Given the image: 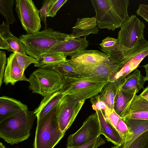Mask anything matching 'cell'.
Masks as SVG:
<instances>
[{
	"instance_id": "1",
	"label": "cell",
	"mask_w": 148,
	"mask_h": 148,
	"mask_svg": "<svg viewBox=\"0 0 148 148\" xmlns=\"http://www.w3.org/2000/svg\"><path fill=\"white\" fill-rule=\"evenodd\" d=\"M97 27L114 31L129 18L128 0H91Z\"/></svg>"
},
{
	"instance_id": "2",
	"label": "cell",
	"mask_w": 148,
	"mask_h": 148,
	"mask_svg": "<svg viewBox=\"0 0 148 148\" xmlns=\"http://www.w3.org/2000/svg\"><path fill=\"white\" fill-rule=\"evenodd\" d=\"M36 117L34 110L23 111L0 121V138L11 145L27 139Z\"/></svg>"
},
{
	"instance_id": "3",
	"label": "cell",
	"mask_w": 148,
	"mask_h": 148,
	"mask_svg": "<svg viewBox=\"0 0 148 148\" xmlns=\"http://www.w3.org/2000/svg\"><path fill=\"white\" fill-rule=\"evenodd\" d=\"M19 39L25 46L26 54L37 60L55 45L72 39L70 34L50 28L33 34L22 35Z\"/></svg>"
},
{
	"instance_id": "4",
	"label": "cell",
	"mask_w": 148,
	"mask_h": 148,
	"mask_svg": "<svg viewBox=\"0 0 148 148\" xmlns=\"http://www.w3.org/2000/svg\"><path fill=\"white\" fill-rule=\"evenodd\" d=\"M63 82L60 92L82 101L98 95L108 79L81 75L63 77Z\"/></svg>"
},
{
	"instance_id": "5",
	"label": "cell",
	"mask_w": 148,
	"mask_h": 148,
	"mask_svg": "<svg viewBox=\"0 0 148 148\" xmlns=\"http://www.w3.org/2000/svg\"><path fill=\"white\" fill-rule=\"evenodd\" d=\"M57 106L37 119L33 148H53L64 136L58 122Z\"/></svg>"
},
{
	"instance_id": "6",
	"label": "cell",
	"mask_w": 148,
	"mask_h": 148,
	"mask_svg": "<svg viewBox=\"0 0 148 148\" xmlns=\"http://www.w3.org/2000/svg\"><path fill=\"white\" fill-rule=\"evenodd\" d=\"M32 92L43 97L57 92L62 88L63 77L53 69L38 68L28 78Z\"/></svg>"
},
{
	"instance_id": "7",
	"label": "cell",
	"mask_w": 148,
	"mask_h": 148,
	"mask_svg": "<svg viewBox=\"0 0 148 148\" xmlns=\"http://www.w3.org/2000/svg\"><path fill=\"white\" fill-rule=\"evenodd\" d=\"M85 101L64 95L58 102L56 115L59 128L63 133L71 127L81 109Z\"/></svg>"
},
{
	"instance_id": "8",
	"label": "cell",
	"mask_w": 148,
	"mask_h": 148,
	"mask_svg": "<svg viewBox=\"0 0 148 148\" xmlns=\"http://www.w3.org/2000/svg\"><path fill=\"white\" fill-rule=\"evenodd\" d=\"M16 12L23 29L27 34L39 31L41 25L39 10L32 0L15 1Z\"/></svg>"
},
{
	"instance_id": "9",
	"label": "cell",
	"mask_w": 148,
	"mask_h": 148,
	"mask_svg": "<svg viewBox=\"0 0 148 148\" xmlns=\"http://www.w3.org/2000/svg\"><path fill=\"white\" fill-rule=\"evenodd\" d=\"M101 134L99 120L96 112L88 116L76 132L68 137L67 147L82 145L97 138Z\"/></svg>"
},
{
	"instance_id": "10",
	"label": "cell",
	"mask_w": 148,
	"mask_h": 148,
	"mask_svg": "<svg viewBox=\"0 0 148 148\" xmlns=\"http://www.w3.org/2000/svg\"><path fill=\"white\" fill-rule=\"evenodd\" d=\"M145 27L143 21L135 15H131L120 27L117 39L123 46L131 48L138 40L144 38Z\"/></svg>"
},
{
	"instance_id": "11",
	"label": "cell",
	"mask_w": 148,
	"mask_h": 148,
	"mask_svg": "<svg viewBox=\"0 0 148 148\" xmlns=\"http://www.w3.org/2000/svg\"><path fill=\"white\" fill-rule=\"evenodd\" d=\"M68 62L80 75L101 77L108 80L120 69L119 64L115 63L113 61L88 66L77 65Z\"/></svg>"
},
{
	"instance_id": "12",
	"label": "cell",
	"mask_w": 148,
	"mask_h": 148,
	"mask_svg": "<svg viewBox=\"0 0 148 148\" xmlns=\"http://www.w3.org/2000/svg\"><path fill=\"white\" fill-rule=\"evenodd\" d=\"M69 62L77 65L88 66L113 61L106 54L97 50H84L67 60Z\"/></svg>"
},
{
	"instance_id": "13",
	"label": "cell",
	"mask_w": 148,
	"mask_h": 148,
	"mask_svg": "<svg viewBox=\"0 0 148 148\" xmlns=\"http://www.w3.org/2000/svg\"><path fill=\"white\" fill-rule=\"evenodd\" d=\"M99 45L100 49L117 64L120 63L124 60L130 49L122 45L117 39L110 37L102 40Z\"/></svg>"
},
{
	"instance_id": "14",
	"label": "cell",
	"mask_w": 148,
	"mask_h": 148,
	"mask_svg": "<svg viewBox=\"0 0 148 148\" xmlns=\"http://www.w3.org/2000/svg\"><path fill=\"white\" fill-rule=\"evenodd\" d=\"M148 120V100L136 95L122 118Z\"/></svg>"
},
{
	"instance_id": "15",
	"label": "cell",
	"mask_w": 148,
	"mask_h": 148,
	"mask_svg": "<svg viewBox=\"0 0 148 148\" xmlns=\"http://www.w3.org/2000/svg\"><path fill=\"white\" fill-rule=\"evenodd\" d=\"M3 81L5 85L10 83L12 85L18 81H28L18 62L15 53H11L7 58Z\"/></svg>"
},
{
	"instance_id": "16",
	"label": "cell",
	"mask_w": 148,
	"mask_h": 148,
	"mask_svg": "<svg viewBox=\"0 0 148 148\" xmlns=\"http://www.w3.org/2000/svg\"><path fill=\"white\" fill-rule=\"evenodd\" d=\"M88 44L86 37L69 39L56 45L47 52L60 53L71 57L79 52L85 50Z\"/></svg>"
},
{
	"instance_id": "17",
	"label": "cell",
	"mask_w": 148,
	"mask_h": 148,
	"mask_svg": "<svg viewBox=\"0 0 148 148\" xmlns=\"http://www.w3.org/2000/svg\"><path fill=\"white\" fill-rule=\"evenodd\" d=\"M28 111V107L20 101L3 96L0 97V121L23 111Z\"/></svg>"
},
{
	"instance_id": "18",
	"label": "cell",
	"mask_w": 148,
	"mask_h": 148,
	"mask_svg": "<svg viewBox=\"0 0 148 148\" xmlns=\"http://www.w3.org/2000/svg\"><path fill=\"white\" fill-rule=\"evenodd\" d=\"M70 34L72 39L79 38L90 34H97L99 31L95 17L78 18Z\"/></svg>"
},
{
	"instance_id": "19",
	"label": "cell",
	"mask_w": 148,
	"mask_h": 148,
	"mask_svg": "<svg viewBox=\"0 0 148 148\" xmlns=\"http://www.w3.org/2000/svg\"><path fill=\"white\" fill-rule=\"evenodd\" d=\"M96 112L99 120L101 134L105 136L108 141L111 142L114 145H120L122 138L118 132L106 119L101 110Z\"/></svg>"
},
{
	"instance_id": "20",
	"label": "cell",
	"mask_w": 148,
	"mask_h": 148,
	"mask_svg": "<svg viewBox=\"0 0 148 148\" xmlns=\"http://www.w3.org/2000/svg\"><path fill=\"white\" fill-rule=\"evenodd\" d=\"M127 126L132 131L131 139L119 145H115L112 148H127L131 143L140 135L148 130V120L126 119L124 120Z\"/></svg>"
},
{
	"instance_id": "21",
	"label": "cell",
	"mask_w": 148,
	"mask_h": 148,
	"mask_svg": "<svg viewBox=\"0 0 148 148\" xmlns=\"http://www.w3.org/2000/svg\"><path fill=\"white\" fill-rule=\"evenodd\" d=\"M64 96L58 91L44 97L39 106L34 110L37 119L41 118L52 110Z\"/></svg>"
},
{
	"instance_id": "22",
	"label": "cell",
	"mask_w": 148,
	"mask_h": 148,
	"mask_svg": "<svg viewBox=\"0 0 148 148\" xmlns=\"http://www.w3.org/2000/svg\"><path fill=\"white\" fill-rule=\"evenodd\" d=\"M136 94L119 87L114 101V110L121 118Z\"/></svg>"
},
{
	"instance_id": "23",
	"label": "cell",
	"mask_w": 148,
	"mask_h": 148,
	"mask_svg": "<svg viewBox=\"0 0 148 148\" xmlns=\"http://www.w3.org/2000/svg\"><path fill=\"white\" fill-rule=\"evenodd\" d=\"M66 56L62 53L47 52L41 55L37 63L34 64L38 68L53 69L60 63L66 60Z\"/></svg>"
},
{
	"instance_id": "24",
	"label": "cell",
	"mask_w": 148,
	"mask_h": 148,
	"mask_svg": "<svg viewBox=\"0 0 148 148\" xmlns=\"http://www.w3.org/2000/svg\"><path fill=\"white\" fill-rule=\"evenodd\" d=\"M145 81V77L142 75L140 71L136 69L132 73L129 74L125 78L124 82L120 87L123 89L137 94L144 88Z\"/></svg>"
},
{
	"instance_id": "25",
	"label": "cell",
	"mask_w": 148,
	"mask_h": 148,
	"mask_svg": "<svg viewBox=\"0 0 148 148\" xmlns=\"http://www.w3.org/2000/svg\"><path fill=\"white\" fill-rule=\"evenodd\" d=\"M120 86L115 81L108 80L98 94L100 99L111 110H114L115 99Z\"/></svg>"
},
{
	"instance_id": "26",
	"label": "cell",
	"mask_w": 148,
	"mask_h": 148,
	"mask_svg": "<svg viewBox=\"0 0 148 148\" xmlns=\"http://www.w3.org/2000/svg\"><path fill=\"white\" fill-rule=\"evenodd\" d=\"M14 3V0H0V12L6 19L5 23L8 25L16 21L12 11Z\"/></svg>"
},
{
	"instance_id": "27",
	"label": "cell",
	"mask_w": 148,
	"mask_h": 148,
	"mask_svg": "<svg viewBox=\"0 0 148 148\" xmlns=\"http://www.w3.org/2000/svg\"><path fill=\"white\" fill-rule=\"evenodd\" d=\"M53 69L62 77L74 76L79 75L75 68L67 61L62 62L54 67Z\"/></svg>"
},
{
	"instance_id": "28",
	"label": "cell",
	"mask_w": 148,
	"mask_h": 148,
	"mask_svg": "<svg viewBox=\"0 0 148 148\" xmlns=\"http://www.w3.org/2000/svg\"><path fill=\"white\" fill-rule=\"evenodd\" d=\"M116 129L122 138L121 145L131 139L133 134L132 131L122 118H120Z\"/></svg>"
},
{
	"instance_id": "29",
	"label": "cell",
	"mask_w": 148,
	"mask_h": 148,
	"mask_svg": "<svg viewBox=\"0 0 148 148\" xmlns=\"http://www.w3.org/2000/svg\"><path fill=\"white\" fill-rule=\"evenodd\" d=\"M90 101L93 109L95 111L101 110L104 117L107 116L112 110L100 99L98 95L90 98Z\"/></svg>"
},
{
	"instance_id": "30",
	"label": "cell",
	"mask_w": 148,
	"mask_h": 148,
	"mask_svg": "<svg viewBox=\"0 0 148 148\" xmlns=\"http://www.w3.org/2000/svg\"><path fill=\"white\" fill-rule=\"evenodd\" d=\"M5 40L15 51L24 55H27L25 46L19 38L13 35Z\"/></svg>"
},
{
	"instance_id": "31",
	"label": "cell",
	"mask_w": 148,
	"mask_h": 148,
	"mask_svg": "<svg viewBox=\"0 0 148 148\" xmlns=\"http://www.w3.org/2000/svg\"><path fill=\"white\" fill-rule=\"evenodd\" d=\"M15 53L18 62L23 73L29 65L38 62L37 60L30 56L24 55L17 52Z\"/></svg>"
},
{
	"instance_id": "32",
	"label": "cell",
	"mask_w": 148,
	"mask_h": 148,
	"mask_svg": "<svg viewBox=\"0 0 148 148\" xmlns=\"http://www.w3.org/2000/svg\"><path fill=\"white\" fill-rule=\"evenodd\" d=\"M127 148H148V130L136 138Z\"/></svg>"
},
{
	"instance_id": "33",
	"label": "cell",
	"mask_w": 148,
	"mask_h": 148,
	"mask_svg": "<svg viewBox=\"0 0 148 148\" xmlns=\"http://www.w3.org/2000/svg\"><path fill=\"white\" fill-rule=\"evenodd\" d=\"M67 0H49L48 6L47 17H53Z\"/></svg>"
},
{
	"instance_id": "34",
	"label": "cell",
	"mask_w": 148,
	"mask_h": 148,
	"mask_svg": "<svg viewBox=\"0 0 148 148\" xmlns=\"http://www.w3.org/2000/svg\"><path fill=\"white\" fill-rule=\"evenodd\" d=\"M105 140L100 136L82 145L73 147H67L66 148H97L105 144Z\"/></svg>"
},
{
	"instance_id": "35",
	"label": "cell",
	"mask_w": 148,
	"mask_h": 148,
	"mask_svg": "<svg viewBox=\"0 0 148 148\" xmlns=\"http://www.w3.org/2000/svg\"><path fill=\"white\" fill-rule=\"evenodd\" d=\"M7 60L5 52L1 50L0 51V87L3 83Z\"/></svg>"
},
{
	"instance_id": "36",
	"label": "cell",
	"mask_w": 148,
	"mask_h": 148,
	"mask_svg": "<svg viewBox=\"0 0 148 148\" xmlns=\"http://www.w3.org/2000/svg\"><path fill=\"white\" fill-rule=\"evenodd\" d=\"M12 35L10 30L9 25L3 21L0 25V40H5Z\"/></svg>"
},
{
	"instance_id": "37",
	"label": "cell",
	"mask_w": 148,
	"mask_h": 148,
	"mask_svg": "<svg viewBox=\"0 0 148 148\" xmlns=\"http://www.w3.org/2000/svg\"><path fill=\"white\" fill-rule=\"evenodd\" d=\"M49 0H45L41 8L39 10V12L41 20L44 24L45 29H47L46 18L47 17L48 6Z\"/></svg>"
},
{
	"instance_id": "38",
	"label": "cell",
	"mask_w": 148,
	"mask_h": 148,
	"mask_svg": "<svg viewBox=\"0 0 148 148\" xmlns=\"http://www.w3.org/2000/svg\"><path fill=\"white\" fill-rule=\"evenodd\" d=\"M104 117L110 123L115 129L118 121L120 118H121L116 112L114 110H112L107 116Z\"/></svg>"
},
{
	"instance_id": "39",
	"label": "cell",
	"mask_w": 148,
	"mask_h": 148,
	"mask_svg": "<svg viewBox=\"0 0 148 148\" xmlns=\"http://www.w3.org/2000/svg\"><path fill=\"white\" fill-rule=\"evenodd\" d=\"M136 13L148 23V5L140 4Z\"/></svg>"
},
{
	"instance_id": "40",
	"label": "cell",
	"mask_w": 148,
	"mask_h": 148,
	"mask_svg": "<svg viewBox=\"0 0 148 148\" xmlns=\"http://www.w3.org/2000/svg\"><path fill=\"white\" fill-rule=\"evenodd\" d=\"M139 95L148 100V86L144 89L143 92Z\"/></svg>"
},
{
	"instance_id": "41",
	"label": "cell",
	"mask_w": 148,
	"mask_h": 148,
	"mask_svg": "<svg viewBox=\"0 0 148 148\" xmlns=\"http://www.w3.org/2000/svg\"><path fill=\"white\" fill-rule=\"evenodd\" d=\"M145 70L146 75L145 77L146 81H148V63L143 66Z\"/></svg>"
},
{
	"instance_id": "42",
	"label": "cell",
	"mask_w": 148,
	"mask_h": 148,
	"mask_svg": "<svg viewBox=\"0 0 148 148\" xmlns=\"http://www.w3.org/2000/svg\"><path fill=\"white\" fill-rule=\"evenodd\" d=\"M0 148H5V146L1 142L0 143Z\"/></svg>"
},
{
	"instance_id": "43",
	"label": "cell",
	"mask_w": 148,
	"mask_h": 148,
	"mask_svg": "<svg viewBox=\"0 0 148 148\" xmlns=\"http://www.w3.org/2000/svg\"><path fill=\"white\" fill-rule=\"evenodd\" d=\"M147 57H148V56H147Z\"/></svg>"
}]
</instances>
